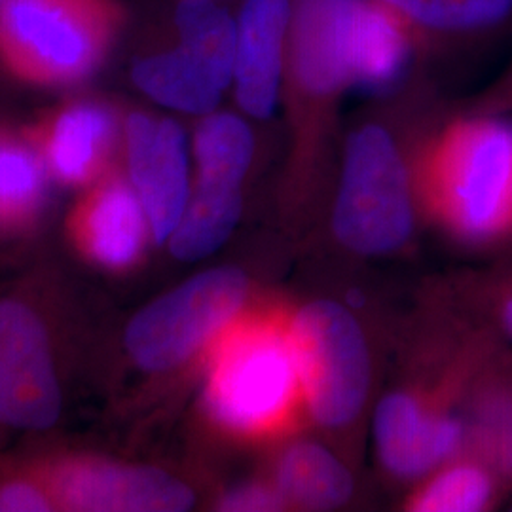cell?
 <instances>
[{
    "mask_svg": "<svg viewBox=\"0 0 512 512\" xmlns=\"http://www.w3.org/2000/svg\"><path fill=\"white\" fill-rule=\"evenodd\" d=\"M429 186L459 238L512 239V124L475 116L448 126L429 152Z\"/></svg>",
    "mask_w": 512,
    "mask_h": 512,
    "instance_id": "6da1fadb",
    "label": "cell"
},
{
    "mask_svg": "<svg viewBox=\"0 0 512 512\" xmlns=\"http://www.w3.org/2000/svg\"><path fill=\"white\" fill-rule=\"evenodd\" d=\"M120 0H0V63L35 84H74L120 35Z\"/></svg>",
    "mask_w": 512,
    "mask_h": 512,
    "instance_id": "7a4b0ae2",
    "label": "cell"
},
{
    "mask_svg": "<svg viewBox=\"0 0 512 512\" xmlns=\"http://www.w3.org/2000/svg\"><path fill=\"white\" fill-rule=\"evenodd\" d=\"M334 230L349 249L380 255L401 247L412 230V200L403 156L382 126L349 135Z\"/></svg>",
    "mask_w": 512,
    "mask_h": 512,
    "instance_id": "3957f363",
    "label": "cell"
},
{
    "mask_svg": "<svg viewBox=\"0 0 512 512\" xmlns=\"http://www.w3.org/2000/svg\"><path fill=\"white\" fill-rule=\"evenodd\" d=\"M298 382L291 330L260 323L238 330L222 346L207 401L226 425L260 431L274 427L291 410Z\"/></svg>",
    "mask_w": 512,
    "mask_h": 512,
    "instance_id": "277c9868",
    "label": "cell"
},
{
    "mask_svg": "<svg viewBox=\"0 0 512 512\" xmlns=\"http://www.w3.org/2000/svg\"><path fill=\"white\" fill-rule=\"evenodd\" d=\"M298 376L311 412L329 427L353 420L368 391V349L346 308L319 300L296 315L291 327Z\"/></svg>",
    "mask_w": 512,
    "mask_h": 512,
    "instance_id": "5b68a950",
    "label": "cell"
},
{
    "mask_svg": "<svg viewBox=\"0 0 512 512\" xmlns=\"http://www.w3.org/2000/svg\"><path fill=\"white\" fill-rule=\"evenodd\" d=\"M247 279L234 268L209 270L141 311L129 325L131 357L148 370L179 365L239 310Z\"/></svg>",
    "mask_w": 512,
    "mask_h": 512,
    "instance_id": "8992f818",
    "label": "cell"
},
{
    "mask_svg": "<svg viewBox=\"0 0 512 512\" xmlns=\"http://www.w3.org/2000/svg\"><path fill=\"white\" fill-rule=\"evenodd\" d=\"M59 385L42 323L18 302L0 304V421L50 427L59 416Z\"/></svg>",
    "mask_w": 512,
    "mask_h": 512,
    "instance_id": "52a82bcc",
    "label": "cell"
},
{
    "mask_svg": "<svg viewBox=\"0 0 512 512\" xmlns=\"http://www.w3.org/2000/svg\"><path fill=\"white\" fill-rule=\"evenodd\" d=\"M131 181L156 241L171 238L188 203V162L183 129L173 120L135 112L126 124Z\"/></svg>",
    "mask_w": 512,
    "mask_h": 512,
    "instance_id": "ba28073f",
    "label": "cell"
},
{
    "mask_svg": "<svg viewBox=\"0 0 512 512\" xmlns=\"http://www.w3.org/2000/svg\"><path fill=\"white\" fill-rule=\"evenodd\" d=\"M293 0H245L236 19L234 80L239 107L266 120L285 80Z\"/></svg>",
    "mask_w": 512,
    "mask_h": 512,
    "instance_id": "9c48e42d",
    "label": "cell"
},
{
    "mask_svg": "<svg viewBox=\"0 0 512 512\" xmlns=\"http://www.w3.org/2000/svg\"><path fill=\"white\" fill-rule=\"evenodd\" d=\"M59 494L74 511L181 512L194 505L183 482L139 467L76 465L59 476Z\"/></svg>",
    "mask_w": 512,
    "mask_h": 512,
    "instance_id": "30bf717a",
    "label": "cell"
},
{
    "mask_svg": "<svg viewBox=\"0 0 512 512\" xmlns=\"http://www.w3.org/2000/svg\"><path fill=\"white\" fill-rule=\"evenodd\" d=\"M376 442L389 471L418 476L458 450L463 427L452 418H427L410 397L391 395L376 412Z\"/></svg>",
    "mask_w": 512,
    "mask_h": 512,
    "instance_id": "8fae6325",
    "label": "cell"
},
{
    "mask_svg": "<svg viewBox=\"0 0 512 512\" xmlns=\"http://www.w3.org/2000/svg\"><path fill=\"white\" fill-rule=\"evenodd\" d=\"M414 29L420 46L475 50L512 33V0H382Z\"/></svg>",
    "mask_w": 512,
    "mask_h": 512,
    "instance_id": "7c38bea8",
    "label": "cell"
},
{
    "mask_svg": "<svg viewBox=\"0 0 512 512\" xmlns=\"http://www.w3.org/2000/svg\"><path fill=\"white\" fill-rule=\"evenodd\" d=\"M420 48L414 29L382 0H357L351 21L353 86L382 92L397 84Z\"/></svg>",
    "mask_w": 512,
    "mask_h": 512,
    "instance_id": "4fadbf2b",
    "label": "cell"
},
{
    "mask_svg": "<svg viewBox=\"0 0 512 512\" xmlns=\"http://www.w3.org/2000/svg\"><path fill=\"white\" fill-rule=\"evenodd\" d=\"M131 76L150 99L188 114L213 112L224 92L202 61L181 44L141 57L133 65Z\"/></svg>",
    "mask_w": 512,
    "mask_h": 512,
    "instance_id": "5bb4252c",
    "label": "cell"
},
{
    "mask_svg": "<svg viewBox=\"0 0 512 512\" xmlns=\"http://www.w3.org/2000/svg\"><path fill=\"white\" fill-rule=\"evenodd\" d=\"M114 135L110 112L93 103H80L57 114L46 137L50 165L67 183H82L109 152Z\"/></svg>",
    "mask_w": 512,
    "mask_h": 512,
    "instance_id": "9a60e30c",
    "label": "cell"
},
{
    "mask_svg": "<svg viewBox=\"0 0 512 512\" xmlns=\"http://www.w3.org/2000/svg\"><path fill=\"white\" fill-rule=\"evenodd\" d=\"M241 207V188L236 184L200 181L171 234L173 255L198 260L217 251L238 224Z\"/></svg>",
    "mask_w": 512,
    "mask_h": 512,
    "instance_id": "2e32d148",
    "label": "cell"
},
{
    "mask_svg": "<svg viewBox=\"0 0 512 512\" xmlns=\"http://www.w3.org/2000/svg\"><path fill=\"white\" fill-rule=\"evenodd\" d=\"M279 492L311 509H332L353 492L348 469L317 444L293 446L279 463Z\"/></svg>",
    "mask_w": 512,
    "mask_h": 512,
    "instance_id": "e0dca14e",
    "label": "cell"
},
{
    "mask_svg": "<svg viewBox=\"0 0 512 512\" xmlns=\"http://www.w3.org/2000/svg\"><path fill=\"white\" fill-rule=\"evenodd\" d=\"M179 44L198 57L226 90L234 80L236 19L213 0H181L175 10Z\"/></svg>",
    "mask_w": 512,
    "mask_h": 512,
    "instance_id": "ac0fdd59",
    "label": "cell"
},
{
    "mask_svg": "<svg viewBox=\"0 0 512 512\" xmlns=\"http://www.w3.org/2000/svg\"><path fill=\"white\" fill-rule=\"evenodd\" d=\"M143 203L128 184L110 183L93 203L90 241L93 255L107 266H126L141 249Z\"/></svg>",
    "mask_w": 512,
    "mask_h": 512,
    "instance_id": "d6986e66",
    "label": "cell"
},
{
    "mask_svg": "<svg viewBox=\"0 0 512 512\" xmlns=\"http://www.w3.org/2000/svg\"><path fill=\"white\" fill-rule=\"evenodd\" d=\"M194 152L202 183L239 186L253 162L255 137L236 114L209 112L196 131Z\"/></svg>",
    "mask_w": 512,
    "mask_h": 512,
    "instance_id": "ffe728a7",
    "label": "cell"
},
{
    "mask_svg": "<svg viewBox=\"0 0 512 512\" xmlns=\"http://www.w3.org/2000/svg\"><path fill=\"white\" fill-rule=\"evenodd\" d=\"M478 461L459 463L439 478L416 499L414 509L423 512H478L488 509L495 499V476ZM494 467V465H492Z\"/></svg>",
    "mask_w": 512,
    "mask_h": 512,
    "instance_id": "44dd1931",
    "label": "cell"
},
{
    "mask_svg": "<svg viewBox=\"0 0 512 512\" xmlns=\"http://www.w3.org/2000/svg\"><path fill=\"white\" fill-rule=\"evenodd\" d=\"M478 401V448L495 469L512 476V378H497Z\"/></svg>",
    "mask_w": 512,
    "mask_h": 512,
    "instance_id": "7402d4cb",
    "label": "cell"
},
{
    "mask_svg": "<svg viewBox=\"0 0 512 512\" xmlns=\"http://www.w3.org/2000/svg\"><path fill=\"white\" fill-rule=\"evenodd\" d=\"M42 186L37 156L16 141L0 137V211L33 202Z\"/></svg>",
    "mask_w": 512,
    "mask_h": 512,
    "instance_id": "603a6c76",
    "label": "cell"
},
{
    "mask_svg": "<svg viewBox=\"0 0 512 512\" xmlns=\"http://www.w3.org/2000/svg\"><path fill=\"white\" fill-rule=\"evenodd\" d=\"M283 505V494L264 486H247L226 495L222 501L224 511L258 512L277 511Z\"/></svg>",
    "mask_w": 512,
    "mask_h": 512,
    "instance_id": "cb8c5ba5",
    "label": "cell"
},
{
    "mask_svg": "<svg viewBox=\"0 0 512 512\" xmlns=\"http://www.w3.org/2000/svg\"><path fill=\"white\" fill-rule=\"evenodd\" d=\"M48 509V501L31 486L14 484L0 492V512H42Z\"/></svg>",
    "mask_w": 512,
    "mask_h": 512,
    "instance_id": "d4e9b609",
    "label": "cell"
},
{
    "mask_svg": "<svg viewBox=\"0 0 512 512\" xmlns=\"http://www.w3.org/2000/svg\"><path fill=\"white\" fill-rule=\"evenodd\" d=\"M497 315H499L501 327H503V330L512 338V283L501 291Z\"/></svg>",
    "mask_w": 512,
    "mask_h": 512,
    "instance_id": "484cf974",
    "label": "cell"
},
{
    "mask_svg": "<svg viewBox=\"0 0 512 512\" xmlns=\"http://www.w3.org/2000/svg\"><path fill=\"white\" fill-rule=\"evenodd\" d=\"M494 105L495 107H505V105H512V71L511 74L505 78V82H503L501 90L495 93Z\"/></svg>",
    "mask_w": 512,
    "mask_h": 512,
    "instance_id": "4316f807",
    "label": "cell"
}]
</instances>
